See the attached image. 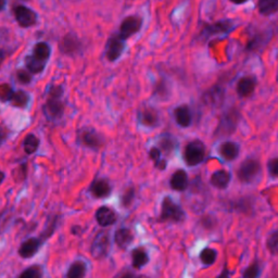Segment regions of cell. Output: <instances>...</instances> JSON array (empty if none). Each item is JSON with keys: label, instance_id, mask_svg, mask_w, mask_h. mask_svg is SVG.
<instances>
[{"label": "cell", "instance_id": "cell-1", "mask_svg": "<svg viewBox=\"0 0 278 278\" xmlns=\"http://www.w3.org/2000/svg\"><path fill=\"white\" fill-rule=\"evenodd\" d=\"M63 90L60 86H54L50 89L49 96L44 104V113L48 120L58 121L64 113V104L62 101Z\"/></svg>", "mask_w": 278, "mask_h": 278}, {"label": "cell", "instance_id": "cell-2", "mask_svg": "<svg viewBox=\"0 0 278 278\" xmlns=\"http://www.w3.org/2000/svg\"><path fill=\"white\" fill-rule=\"evenodd\" d=\"M239 119H240V114L238 112V110L236 109L228 110L227 112H225L223 115H222L220 123L217 127V130H215V135L228 136L233 134L238 126Z\"/></svg>", "mask_w": 278, "mask_h": 278}, {"label": "cell", "instance_id": "cell-3", "mask_svg": "<svg viewBox=\"0 0 278 278\" xmlns=\"http://www.w3.org/2000/svg\"><path fill=\"white\" fill-rule=\"evenodd\" d=\"M261 164L256 159H247L243 161L237 171L238 179L242 183H252L261 174Z\"/></svg>", "mask_w": 278, "mask_h": 278}, {"label": "cell", "instance_id": "cell-4", "mask_svg": "<svg viewBox=\"0 0 278 278\" xmlns=\"http://www.w3.org/2000/svg\"><path fill=\"white\" fill-rule=\"evenodd\" d=\"M185 212L182 207L176 204L170 197H165L162 201L161 208V219L162 222H174V223H180L185 220Z\"/></svg>", "mask_w": 278, "mask_h": 278}, {"label": "cell", "instance_id": "cell-5", "mask_svg": "<svg viewBox=\"0 0 278 278\" xmlns=\"http://www.w3.org/2000/svg\"><path fill=\"white\" fill-rule=\"evenodd\" d=\"M110 235L107 231H100L94 238L90 246V254L96 260L104 259L110 251Z\"/></svg>", "mask_w": 278, "mask_h": 278}, {"label": "cell", "instance_id": "cell-6", "mask_svg": "<svg viewBox=\"0 0 278 278\" xmlns=\"http://www.w3.org/2000/svg\"><path fill=\"white\" fill-rule=\"evenodd\" d=\"M78 139L81 145L92 150L100 149L104 144V138L102 137V135L94 128L89 127L82 128L78 134Z\"/></svg>", "mask_w": 278, "mask_h": 278}, {"label": "cell", "instance_id": "cell-7", "mask_svg": "<svg viewBox=\"0 0 278 278\" xmlns=\"http://www.w3.org/2000/svg\"><path fill=\"white\" fill-rule=\"evenodd\" d=\"M205 147L200 141H193L185 147L184 159L189 166L198 165L204 160Z\"/></svg>", "mask_w": 278, "mask_h": 278}, {"label": "cell", "instance_id": "cell-8", "mask_svg": "<svg viewBox=\"0 0 278 278\" xmlns=\"http://www.w3.org/2000/svg\"><path fill=\"white\" fill-rule=\"evenodd\" d=\"M143 26V19L138 16H130L125 19L120 27L119 35L126 40L127 38L131 37L133 35L137 34L141 31Z\"/></svg>", "mask_w": 278, "mask_h": 278}, {"label": "cell", "instance_id": "cell-9", "mask_svg": "<svg viewBox=\"0 0 278 278\" xmlns=\"http://www.w3.org/2000/svg\"><path fill=\"white\" fill-rule=\"evenodd\" d=\"M234 29V24L232 21L225 20V21H220V22L208 24L203 27L202 31V36L204 38H208L212 36H218V35H227L231 33Z\"/></svg>", "mask_w": 278, "mask_h": 278}, {"label": "cell", "instance_id": "cell-10", "mask_svg": "<svg viewBox=\"0 0 278 278\" xmlns=\"http://www.w3.org/2000/svg\"><path fill=\"white\" fill-rule=\"evenodd\" d=\"M44 241L39 237H31L24 240L19 248V254L23 259H31L36 254L43 245Z\"/></svg>", "mask_w": 278, "mask_h": 278}, {"label": "cell", "instance_id": "cell-11", "mask_svg": "<svg viewBox=\"0 0 278 278\" xmlns=\"http://www.w3.org/2000/svg\"><path fill=\"white\" fill-rule=\"evenodd\" d=\"M125 49V39H123L119 34L114 35L108 41L107 45V58L109 61H115L121 57Z\"/></svg>", "mask_w": 278, "mask_h": 278}, {"label": "cell", "instance_id": "cell-12", "mask_svg": "<svg viewBox=\"0 0 278 278\" xmlns=\"http://www.w3.org/2000/svg\"><path fill=\"white\" fill-rule=\"evenodd\" d=\"M15 16L18 23L23 27H30L36 23V13L24 6H19L15 9Z\"/></svg>", "mask_w": 278, "mask_h": 278}, {"label": "cell", "instance_id": "cell-13", "mask_svg": "<svg viewBox=\"0 0 278 278\" xmlns=\"http://www.w3.org/2000/svg\"><path fill=\"white\" fill-rule=\"evenodd\" d=\"M89 191L92 192L93 196L97 199H103L110 196L111 191H112V187L111 184L104 178H97L90 185Z\"/></svg>", "mask_w": 278, "mask_h": 278}, {"label": "cell", "instance_id": "cell-14", "mask_svg": "<svg viewBox=\"0 0 278 278\" xmlns=\"http://www.w3.org/2000/svg\"><path fill=\"white\" fill-rule=\"evenodd\" d=\"M96 221L101 227H109L116 222L115 212L108 206H101L96 211Z\"/></svg>", "mask_w": 278, "mask_h": 278}, {"label": "cell", "instance_id": "cell-15", "mask_svg": "<svg viewBox=\"0 0 278 278\" xmlns=\"http://www.w3.org/2000/svg\"><path fill=\"white\" fill-rule=\"evenodd\" d=\"M256 86V80L252 76H245V78H241L238 82L237 87H236V90H237V94L241 98H247V97H250L255 90Z\"/></svg>", "mask_w": 278, "mask_h": 278}, {"label": "cell", "instance_id": "cell-16", "mask_svg": "<svg viewBox=\"0 0 278 278\" xmlns=\"http://www.w3.org/2000/svg\"><path fill=\"white\" fill-rule=\"evenodd\" d=\"M138 120L144 126L156 127L159 124V114L154 108H144L138 113Z\"/></svg>", "mask_w": 278, "mask_h": 278}, {"label": "cell", "instance_id": "cell-17", "mask_svg": "<svg viewBox=\"0 0 278 278\" xmlns=\"http://www.w3.org/2000/svg\"><path fill=\"white\" fill-rule=\"evenodd\" d=\"M174 117L180 127H188L192 122V114L188 106H179L174 111Z\"/></svg>", "mask_w": 278, "mask_h": 278}, {"label": "cell", "instance_id": "cell-18", "mask_svg": "<svg viewBox=\"0 0 278 278\" xmlns=\"http://www.w3.org/2000/svg\"><path fill=\"white\" fill-rule=\"evenodd\" d=\"M172 189L176 191H184L188 187V175L184 170H177L171 178Z\"/></svg>", "mask_w": 278, "mask_h": 278}, {"label": "cell", "instance_id": "cell-19", "mask_svg": "<svg viewBox=\"0 0 278 278\" xmlns=\"http://www.w3.org/2000/svg\"><path fill=\"white\" fill-rule=\"evenodd\" d=\"M219 151L222 158L227 161H233L239 155V146L233 142H226L221 145Z\"/></svg>", "mask_w": 278, "mask_h": 278}, {"label": "cell", "instance_id": "cell-20", "mask_svg": "<svg viewBox=\"0 0 278 278\" xmlns=\"http://www.w3.org/2000/svg\"><path fill=\"white\" fill-rule=\"evenodd\" d=\"M134 235L128 228H120L119 231L115 232L114 241L121 249L127 248L131 242H133Z\"/></svg>", "mask_w": 278, "mask_h": 278}, {"label": "cell", "instance_id": "cell-21", "mask_svg": "<svg viewBox=\"0 0 278 278\" xmlns=\"http://www.w3.org/2000/svg\"><path fill=\"white\" fill-rule=\"evenodd\" d=\"M86 274H87L86 263L84 261L78 260L70 265V267L67 268L65 278H85Z\"/></svg>", "mask_w": 278, "mask_h": 278}, {"label": "cell", "instance_id": "cell-22", "mask_svg": "<svg viewBox=\"0 0 278 278\" xmlns=\"http://www.w3.org/2000/svg\"><path fill=\"white\" fill-rule=\"evenodd\" d=\"M231 182V175L225 170L214 172L211 176V184L219 189H224Z\"/></svg>", "mask_w": 278, "mask_h": 278}, {"label": "cell", "instance_id": "cell-23", "mask_svg": "<svg viewBox=\"0 0 278 278\" xmlns=\"http://www.w3.org/2000/svg\"><path fill=\"white\" fill-rule=\"evenodd\" d=\"M149 262V256L147 251L143 248H138L134 250L131 253V263L135 268H142Z\"/></svg>", "mask_w": 278, "mask_h": 278}, {"label": "cell", "instance_id": "cell-24", "mask_svg": "<svg viewBox=\"0 0 278 278\" xmlns=\"http://www.w3.org/2000/svg\"><path fill=\"white\" fill-rule=\"evenodd\" d=\"M58 223H59V215H51L50 219L47 221L46 226L44 228V232L40 234L39 238L43 240L44 242L48 238H50L51 236L53 235V233L55 232V229H57Z\"/></svg>", "mask_w": 278, "mask_h": 278}, {"label": "cell", "instance_id": "cell-25", "mask_svg": "<svg viewBox=\"0 0 278 278\" xmlns=\"http://www.w3.org/2000/svg\"><path fill=\"white\" fill-rule=\"evenodd\" d=\"M258 8L263 16L274 15L278 11V0H259Z\"/></svg>", "mask_w": 278, "mask_h": 278}, {"label": "cell", "instance_id": "cell-26", "mask_svg": "<svg viewBox=\"0 0 278 278\" xmlns=\"http://www.w3.org/2000/svg\"><path fill=\"white\" fill-rule=\"evenodd\" d=\"M39 139L36 135L34 134H29L25 138H24V142H23V148H24V151L26 155H34L35 152H36L39 148Z\"/></svg>", "mask_w": 278, "mask_h": 278}, {"label": "cell", "instance_id": "cell-27", "mask_svg": "<svg viewBox=\"0 0 278 278\" xmlns=\"http://www.w3.org/2000/svg\"><path fill=\"white\" fill-rule=\"evenodd\" d=\"M223 96H224L223 89L215 86L205 94L204 99L206 103L211 104V106H218V104L223 100Z\"/></svg>", "mask_w": 278, "mask_h": 278}, {"label": "cell", "instance_id": "cell-28", "mask_svg": "<svg viewBox=\"0 0 278 278\" xmlns=\"http://www.w3.org/2000/svg\"><path fill=\"white\" fill-rule=\"evenodd\" d=\"M32 55L39 61L46 62L50 57V47L48 46L46 43H39L35 46L34 52Z\"/></svg>", "mask_w": 278, "mask_h": 278}, {"label": "cell", "instance_id": "cell-29", "mask_svg": "<svg viewBox=\"0 0 278 278\" xmlns=\"http://www.w3.org/2000/svg\"><path fill=\"white\" fill-rule=\"evenodd\" d=\"M177 142L171 135H164L160 139V150H161V152H164V154H172L175 150Z\"/></svg>", "mask_w": 278, "mask_h": 278}, {"label": "cell", "instance_id": "cell-30", "mask_svg": "<svg viewBox=\"0 0 278 278\" xmlns=\"http://www.w3.org/2000/svg\"><path fill=\"white\" fill-rule=\"evenodd\" d=\"M29 95L23 92V90H19L17 93H13L10 99L13 106L18 108H25L27 106V103H29Z\"/></svg>", "mask_w": 278, "mask_h": 278}, {"label": "cell", "instance_id": "cell-31", "mask_svg": "<svg viewBox=\"0 0 278 278\" xmlns=\"http://www.w3.org/2000/svg\"><path fill=\"white\" fill-rule=\"evenodd\" d=\"M44 269L40 265H32L24 269L19 278H43Z\"/></svg>", "mask_w": 278, "mask_h": 278}, {"label": "cell", "instance_id": "cell-32", "mask_svg": "<svg viewBox=\"0 0 278 278\" xmlns=\"http://www.w3.org/2000/svg\"><path fill=\"white\" fill-rule=\"evenodd\" d=\"M25 61H26L27 68H29V71L32 72V73H40L41 71H43L45 65H46V62L39 61L36 58H34L33 55L27 57Z\"/></svg>", "mask_w": 278, "mask_h": 278}, {"label": "cell", "instance_id": "cell-33", "mask_svg": "<svg viewBox=\"0 0 278 278\" xmlns=\"http://www.w3.org/2000/svg\"><path fill=\"white\" fill-rule=\"evenodd\" d=\"M217 251L211 248H205L200 253V260L204 265H212L217 261Z\"/></svg>", "mask_w": 278, "mask_h": 278}, {"label": "cell", "instance_id": "cell-34", "mask_svg": "<svg viewBox=\"0 0 278 278\" xmlns=\"http://www.w3.org/2000/svg\"><path fill=\"white\" fill-rule=\"evenodd\" d=\"M161 150H160L159 148H152L149 152V156L151 158L152 161L155 162V165L157 166L158 169L160 170H164L166 168V161L165 160H162L161 159Z\"/></svg>", "mask_w": 278, "mask_h": 278}, {"label": "cell", "instance_id": "cell-35", "mask_svg": "<svg viewBox=\"0 0 278 278\" xmlns=\"http://www.w3.org/2000/svg\"><path fill=\"white\" fill-rule=\"evenodd\" d=\"M266 247L273 255H278V229L268 236L266 240Z\"/></svg>", "mask_w": 278, "mask_h": 278}, {"label": "cell", "instance_id": "cell-36", "mask_svg": "<svg viewBox=\"0 0 278 278\" xmlns=\"http://www.w3.org/2000/svg\"><path fill=\"white\" fill-rule=\"evenodd\" d=\"M12 217L13 213L8 208L0 212V234L4 233L5 229L8 228L10 222L12 221Z\"/></svg>", "mask_w": 278, "mask_h": 278}, {"label": "cell", "instance_id": "cell-37", "mask_svg": "<svg viewBox=\"0 0 278 278\" xmlns=\"http://www.w3.org/2000/svg\"><path fill=\"white\" fill-rule=\"evenodd\" d=\"M260 275V265L258 262L252 263L245 272H243V277L245 278H258Z\"/></svg>", "mask_w": 278, "mask_h": 278}, {"label": "cell", "instance_id": "cell-38", "mask_svg": "<svg viewBox=\"0 0 278 278\" xmlns=\"http://www.w3.org/2000/svg\"><path fill=\"white\" fill-rule=\"evenodd\" d=\"M134 198H135L134 188H128L126 191L123 193V196H122L123 206H129L131 203H133Z\"/></svg>", "mask_w": 278, "mask_h": 278}, {"label": "cell", "instance_id": "cell-39", "mask_svg": "<svg viewBox=\"0 0 278 278\" xmlns=\"http://www.w3.org/2000/svg\"><path fill=\"white\" fill-rule=\"evenodd\" d=\"M12 94H13L12 89L9 86H7V85L0 86V99L2 100H4V101L10 100Z\"/></svg>", "mask_w": 278, "mask_h": 278}, {"label": "cell", "instance_id": "cell-40", "mask_svg": "<svg viewBox=\"0 0 278 278\" xmlns=\"http://www.w3.org/2000/svg\"><path fill=\"white\" fill-rule=\"evenodd\" d=\"M268 172L273 177L278 178V158H274L268 162Z\"/></svg>", "mask_w": 278, "mask_h": 278}, {"label": "cell", "instance_id": "cell-41", "mask_svg": "<svg viewBox=\"0 0 278 278\" xmlns=\"http://www.w3.org/2000/svg\"><path fill=\"white\" fill-rule=\"evenodd\" d=\"M31 74L26 71H23V70H21V71L18 72V81L20 83H22V84H29L31 82Z\"/></svg>", "mask_w": 278, "mask_h": 278}, {"label": "cell", "instance_id": "cell-42", "mask_svg": "<svg viewBox=\"0 0 278 278\" xmlns=\"http://www.w3.org/2000/svg\"><path fill=\"white\" fill-rule=\"evenodd\" d=\"M62 46H63L65 51H72L73 47H76L78 44H76V40L73 41L72 36H67L66 39L63 41V44H62Z\"/></svg>", "mask_w": 278, "mask_h": 278}, {"label": "cell", "instance_id": "cell-43", "mask_svg": "<svg viewBox=\"0 0 278 278\" xmlns=\"http://www.w3.org/2000/svg\"><path fill=\"white\" fill-rule=\"evenodd\" d=\"M156 95H158L160 98H163L164 96L168 95V92H166V86L163 82L160 83V84L156 87Z\"/></svg>", "mask_w": 278, "mask_h": 278}, {"label": "cell", "instance_id": "cell-44", "mask_svg": "<svg viewBox=\"0 0 278 278\" xmlns=\"http://www.w3.org/2000/svg\"><path fill=\"white\" fill-rule=\"evenodd\" d=\"M7 138H8V131H7L4 127H0V147L5 144Z\"/></svg>", "mask_w": 278, "mask_h": 278}, {"label": "cell", "instance_id": "cell-45", "mask_svg": "<svg viewBox=\"0 0 278 278\" xmlns=\"http://www.w3.org/2000/svg\"><path fill=\"white\" fill-rule=\"evenodd\" d=\"M82 232H83V229H82V227L79 226V225H74V226L71 227V234L74 235V236H79V235H81Z\"/></svg>", "mask_w": 278, "mask_h": 278}, {"label": "cell", "instance_id": "cell-46", "mask_svg": "<svg viewBox=\"0 0 278 278\" xmlns=\"http://www.w3.org/2000/svg\"><path fill=\"white\" fill-rule=\"evenodd\" d=\"M120 278H142V276H138L136 274H134L133 272H126V273H124Z\"/></svg>", "mask_w": 278, "mask_h": 278}, {"label": "cell", "instance_id": "cell-47", "mask_svg": "<svg viewBox=\"0 0 278 278\" xmlns=\"http://www.w3.org/2000/svg\"><path fill=\"white\" fill-rule=\"evenodd\" d=\"M217 278H231V277H229V272L225 268V269L223 270V272H222V273L219 275V277H217Z\"/></svg>", "mask_w": 278, "mask_h": 278}, {"label": "cell", "instance_id": "cell-48", "mask_svg": "<svg viewBox=\"0 0 278 278\" xmlns=\"http://www.w3.org/2000/svg\"><path fill=\"white\" fill-rule=\"evenodd\" d=\"M5 57H6V52H5V50L3 49V48H0V65H2L3 61L5 60Z\"/></svg>", "mask_w": 278, "mask_h": 278}, {"label": "cell", "instance_id": "cell-49", "mask_svg": "<svg viewBox=\"0 0 278 278\" xmlns=\"http://www.w3.org/2000/svg\"><path fill=\"white\" fill-rule=\"evenodd\" d=\"M231 2L235 5H242V4H246L248 0H231Z\"/></svg>", "mask_w": 278, "mask_h": 278}, {"label": "cell", "instance_id": "cell-50", "mask_svg": "<svg viewBox=\"0 0 278 278\" xmlns=\"http://www.w3.org/2000/svg\"><path fill=\"white\" fill-rule=\"evenodd\" d=\"M5 178H6V174L3 171H0V185H2L4 183Z\"/></svg>", "mask_w": 278, "mask_h": 278}, {"label": "cell", "instance_id": "cell-51", "mask_svg": "<svg viewBox=\"0 0 278 278\" xmlns=\"http://www.w3.org/2000/svg\"><path fill=\"white\" fill-rule=\"evenodd\" d=\"M5 6H6V0H0V11L4 10Z\"/></svg>", "mask_w": 278, "mask_h": 278}]
</instances>
